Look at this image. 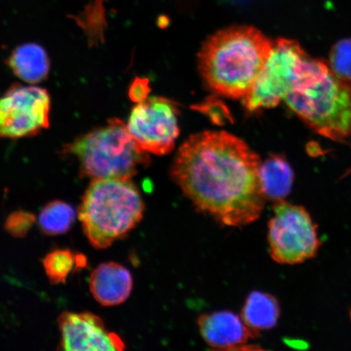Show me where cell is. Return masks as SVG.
Here are the masks:
<instances>
[{
  "label": "cell",
  "instance_id": "obj_14",
  "mask_svg": "<svg viewBox=\"0 0 351 351\" xmlns=\"http://www.w3.org/2000/svg\"><path fill=\"white\" fill-rule=\"evenodd\" d=\"M15 75L28 83H38L50 71V61L45 50L35 43L21 45L12 52L8 61Z\"/></svg>",
  "mask_w": 351,
  "mask_h": 351
},
{
  "label": "cell",
  "instance_id": "obj_2",
  "mask_svg": "<svg viewBox=\"0 0 351 351\" xmlns=\"http://www.w3.org/2000/svg\"><path fill=\"white\" fill-rule=\"evenodd\" d=\"M273 42L248 25L231 26L214 34L199 53L206 84L223 97L244 99L265 67Z\"/></svg>",
  "mask_w": 351,
  "mask_h": 351
},
{
  "label": "cell",
  "instance_id": "obj_5",
  "mask_svg": "<svg viewBox=\"0 0 351 351\" xmlns=\"http://www.w3.org/2000/svg\"><path fill=\"white\" fill-rule=\"evenodd\" d=\"M283 101L323 137L342 142L351 136V81L330 68L293 88Z\"/></svg>",
  "mask_w": 351,
  "mask_h": 351
},
{
  "label": "cell",
  "instance_id": "obj_16",
  "mask_svg": "<svg viewBox=\"0 0 351 351\" xmlns=\"http://www.w3.org/2000/svg\"><path fill=\"white\" fill-rule=\"evenodd\" d=\"M86 258L81 254H74L69 249H56L43 258V265L52 284H64L74 269L84 267Z\"/></svg>",
  "mask_w": 351,
  "mask_h": 351
},
{
  "label": "cell",
  "instance_id": "obj_10",
  "mask_svg": "<svg viewBox=\"0 0 351 351\" xmlns=\"http://www.w3.org/2000/svg\"><path fill=\"white\" fill-rule=\"evenodd\" d=\"M60 350L66 351H121L125 342L108 330L103 319L91 313H64L58 319Z\"/></svg>",
  "mask_w": 351,
  "mask_h": 351
},
{
  "label": "cell",
  "instance_id": "obj_21",
  "mask_svg": "<svg viewBox=\"0 0 351 351\" xmlns=\"http://www.w3.org/2000/svg\"><path fill=\"white\" fill-rule=\"evenodd\" d=\"M350 318H351V311H350Z\"/></svg>",
  "mask_w": 351,
  "mask_h": 351
},
{
  "label": "cell",
  "instance_id": "obj_3",
  "mask_svg": "<svg viewBox=\"0 0 351 351\" xmlns=\"http://www.w3.org/2000/svg\"><path fill=\"white\" fill-rule=\"evenodd\" d=\"M144 203L130 180H92L78 210L83 231L92 247L106 249L124 239L141 221Z\"/></svg>",
  "mask_w": 351,
  "mask_h": 351
},
{
  "label": "cell",
  "instance_id": "obj_9",
  "mask_svg": "<svg viewBox=\"0 0 351 351\" xmlns=\"http://www.w3.org/2000/svg\"><path fill=\"white\" fill-rule=\"evenodd\" d=\"M178 114L172 101L147 98L132 109L127 128L143 151L166 155L173 150L179 135Z\"/></svg>",
  "mask_w": 351,
  "mask_h": 351
},
{
  "label": "cell",
  "instance_id": "obj_7",
  "mask_svg": "<svg viewBox=\"0 0 351 351\" xmlns=\"http://www.w3.org/2000/svg\"><path fill=\"white\" fill-rule=\"evenodd\" d=\"M269 223V243L274 261L298 265L317 256L322 245L317 226L302 206L285 200L276 202Z\"/></svg>",
  "mask_w": 351,
  "mask_h": 351
},
{
  "label": "cell",
  "instance_id": "obj_20",
  "mask_svg": "<svg viewBox=\"0 0 351 351\" xmlns=\"http://www.w3.org/2000/svg\"><path fill=\"white\" fill-rule=\"evenodd\" d=\"M150 93L149 81L147 79L137 78L132 83L130 89V97L134 102H143L148 98Z\"/></svg>",
  "mask_w": 351,
  "mask_h": 351
},
{
  "label": "cell",
  "instance_id": "obj_4",
  "mask_svg": "<svg viewBox=\"0 0 351 351\" xmlns=\"http://www.w3.org/2000/svg\"><path fill=\"white\" fill-rule=\"evenodd\" d=\"M63 152L75 157L80 175L92 180H130L149 163L147 153L117 118L66 145Z\"/></svg>",
  "mask_w": 351,
  "mask_h": 351
},
{
  "label": "cell",
  "instance_id": "obj_13",
  "mask_svg": "<svg viewBox=\"0 0 351 351\" xmlns=\"http://www.w3.org/2000/svg\"><path fill=\"white\" fill-rule=\"evenodd\" d=\"M293 169L284 157L271 156L258 168V182L265 199L278 202L285 199L292 191Z\"/></svg>",
  "mask_w": 351,
  "mask_h": 351
},
{
  "label": "cell",
  "instance_id": "obj_19",
  "mask_svg": "<svg viewBox=\"0 0 351 351\" xmlns=\"http://www.w3.org/2000/svg\"><path fill=\"white\" fill-rule=\"evenodd\" d=\"M34 222L35 217L32 213L25 210H16L7 218L5 229L8 234L15 238H24L32 229Z\"/></svg>",
  "mask_w": 351,
  "mask_h": 351
},
{
  "label": "cell",
  "instance_id": "obj_12",
  "mask_svg": "<svg viewBox=\"0 0 351 351\" xmlns=\"http://www.w3.org/2000/svg\"><path fill=\"white\" fill-rule=\"evenodd\" d=\"M92 296L104 306H117L128 300L133 289L130 271L119 263H101L89 280Z\"/></svg>",
  "mask_w": 351,
  "mask_h": 351
},
{
  "label": "cell",
  "instance_id": "obj_11",
  "mask_svg": "<svg viewBox=\"0 0 351 351\" xmlns=\"http://www.w3.org/2000/svg\"><path fill=\"white\" fill-rule=\"evenodd\" d=\"M197 324L204 340L215 350H250L252 348L247 346L249 339L258 336L245 326L241 317L231 311L201 315Z\"/></svg>",
  "mask_w": 351,
  "mask_h": 351
},
{
  "label": "cell",
  "instance_id": "obj_1",
  "mask_svg": "<svg viewBox=\"0 0 351 351\" xmlns=\"http://www.w3.org/2000/svg\"><path fill=\"white\" fill-rule=\"evenodd\" d=\"M260 158L243 140L223 131L189 138L176 156L171 177L200 212L227 226L256 221L265 197Z\"/></svg>",
  "mask_w": 351,
  "mask_h": 351
},
{
  "label": "cell",
  "instance_id": "obj_18",
  "mask_svg": "<svg viewBox=\"0 0 351 351\" xmlns=\"http://www.w3.org/2000/svg\"><path fill=\"white\" fill-rule=\"evenodd\" d=\"M328 64L337 76L351 81V38L342 39L333 45Z\"/></svg>",
  "mask_w": 351,
  "mask_h": 351
},
{
  "label": "cell",
  "instance_id": "obj_8",
  "mask_svg": "<svg viewBox=\"0 0 351 351\" xmlns=\"http://www.w3.org/2000/svg\"><path fill=\"white\" fill-rule=\"evenodd\" d=\"M51 96L46 89L12 86L0 98V138L34 137L50 125Z\"/></svg>",
  "mask_w": 351,
  "mask_h": 351
},
{
  "label": "cell",
  "instance_id": "obj_17",
  "mask_svg": "<svg viewBox=\"0 0 351 351\" xmlns=\"http://www.w3.org/2000/svg\"><path fill=\"white\" fill-rule=\"evenodd\" d=\"M75 218V210L71 205L57 200L51 202L41 210L38 223L43 234L61 235L71 229Z\"/></svg>",
  "mask_w": 351,
  "mask_h": 351
},
{
  "label": "cell",
  "instance_id": "obj_6",
  "mask_svg": "<svg viewBox=\"0 0 351 351\" xmlns=\"http://www.w3.org/2000/svg\"><path fill=\"white\" fill-rule=\"evenodd\" d=\"M328 68L324 61L307 54L298 42L276 39L265 67L243 99L244 106L249 112L278 106L293 88Z\"/></svg>",
  "mask_w": 351,
  "mask_h": 351
},
{
  "label": "cell",
  "instance_id": "obj_15",
  "mask_svg": "<svg viewBox=\"0 0 351 351\" xmlns=\"http://www.w3.org/2000/svg\"><path fill=\"white\" fill-rule=\"evenodd\" d=\"M280 305L276 298L269 293L254 291L245 300L241 319L245 326L260 335V332L273 328L278 322Z\"/></svg>",
  "mask_w": 351,
  "mask_h": 351
}]
</instances>
